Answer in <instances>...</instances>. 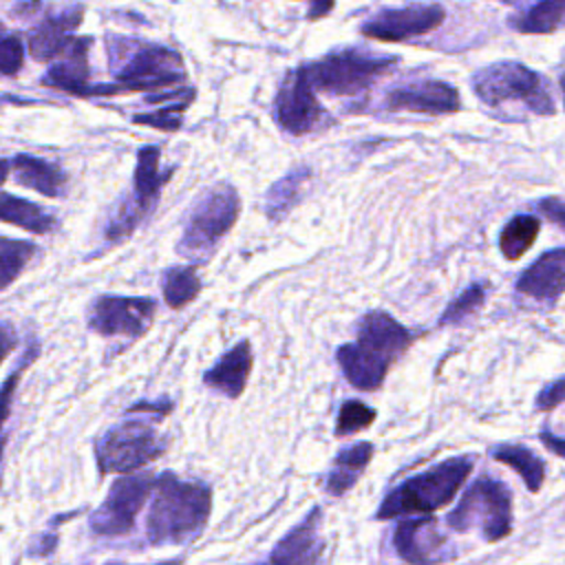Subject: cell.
I'll use <instances>...</instances> for the list:
<instances>
[{
    "mask_svg": "<svg viewBox=\"0 0 565 565\" xmlns=\"http://www.w3.org/2000/svg\"><path fill=\"white\" fill-rule=\"evenodd\" d=\"M212 512V490L201 481H183L163 472L154 481L146 516V539L152 545H181L194 541Z\"/></svg>",
    "mask_w": 565,
    "mask_h": 565,
    "instance_id": "1",
    "label": "cell"
},
{
    "mask_svg": "<svg viewBox=\"0 0 565 565\" xmlns=\"http://www.w3.org/2000/svg\"><path fill=\"white\" fill-rule=\"evenodd\" d=\"M106 49L110 57V71L121 93H161V88L170 90V86H179L188 79L181 55L163 44L110 35L106 40Z\"/></svg>",
    "mask_w": 565,
    "mask_h": 565,
    "instance_id": "2",
    "label": "cell"
},
{
    "mask_svg": "<svg viewBox=\"0 0 565 565\" xmlns=\"http://www.w3.org/2000/svg\"><path fill=\"white\" fill-rule=\"evenodd\" d=\"M472 466L475 459L470 455H459L408 477L384 497L375 516L386 521L406 514H426L448 505L468 479Z\"/></svg>",
    "mask_w": 565,
    "mask_h": 565,
    "instance_id": "3",
    "label": "cell"
},
{
    "mask_svg": "<svg viewBox=\"0 0 565 565\" xmlns=\"http://www.w3.org/2000/svg\"><path fill=\"white\" fill-rule=\"evenodd\" d=\"M241 212L238 192L230 183L205 190L190 207L177 252L194 263L207 260L221 238L234 227Z\"/></svg>",
    "mask_w": 565,
    "mask_h": 565,
    "instance_id": "4",
    "label": "cell"
},
{
    "mask_svg": "<svg viewBox=\"0 0 565 565\" xmlns=\"http://www.w3.org/2000/svg\"><path fill=\"white\" fill-rule=\"evenodd\" d=\"M399 64L395 55H375L355 46L331 51L305 64L311 88L333 97H355L373 86L375 79L386 75Z\"/></svg>",
    "mask_w": 565,
    "mask_h": 565,
    "instance_id": "5",
    "label": "cell"
},
{
    "mask_svg": "<svg viewBox=\"0 0 565 565\" xmlns=\"http://www.w3.org/2000/svg\"><path fill=\"white\" fill-rule=\"evenodd\" d=\"M470 84L475 95L488 106L519 102L530 113L541 117H550L556 113L554 97L547 88V82L536 71H532L521 62L501 60V62L488 64L472 75Z\"/></svg>",
    "mask_w": 565,
    "mask_h": 565,
    "instance_id": "6",
    "label": "cell"
},
{
    "mask_svg": "<svg viewBox=\"0 0 565 565\" xmlns=\"http://www.w3.org/2000/svg\"><path fill=\"white\" fill-rule=\"evenodd\" d=\"M455 532L479 530L486 541L505 539L512 532V494L510 488L494 477L475 479L461 501L446 519Z\"/></svg>",
    "mask_w": 565,
    "mask_h": 565,
    "instance_id": "7",
    "label": "cell"
},
{
    "mask_svg": "<svg viewBox=\"0 0 565 565\" xmlns=\"http://www.w3.org/2000/svg\"><path fill=\"white\" fill-rule=\"evenodd\" d=\"M166 450V441L148 419H130L104 430L95 444V459L102 475L132 472Z\"/></svg>",
    "mask_w": 565,
    "mask_h": 565,
    "instance_id": "8",
    "label": "cell"
},
{
    "mask_svg": "<svg viewBox=\"0 0 565 565\" xmlns=\"http://www.w3.org/2000/svg\"><path fill=\"white\" fill-rule=\"evenodd\" d=\"M157 477L150 472L128 475L113 481L104 503L90 514V530L99 536L128 534L137 521L139 510L154 490Z\"/></svg>",
    "mask_w": 565,
    "mask_h": 565,
    "instance_id": "9",
    "label": "cell"
},
{
    "mask_svg": "<svg viewBox=\"0 0 565 565\" xmlns=\"http://www.w3.org/2000/svg\"><path fill=\"white\" fill-rule=\"evenodd\" d=\"M274 117L276 124L294 137L309 135L329 121V115L320 106L309 84L305 64L282 77L274 99Z\"/></svg>",
    "mask_w": 565,
    "mask_h": 565,
    "instance_id": "10",
    "label": "cell"
},
{
    "mask_svg": "<svg viewBox=\"0 0 565 565\" xmlns=\"http://www.w3.org/2000/svg\"><path fill=\"white\" fill-rule=\"evenodd\" d=\"M157 313V300L139 296H97L86 311V324L99 335L139 338Z\"/></svg>",
    "mask_w": 565,
    "mask_h": 565,
    "instance_id": "11",
    "label": "cell"
},
{
    "mask_svg": "<svg viewBox=\"0 0 565 565\" xmlns=\"http://www.w3.org/2000/svg\"><path fill=\"white\" fill-rule=\"evenodd\" d=\"M446 20V9L435 2L386 7L360 24V33L380 42H404L435 31Z\"/></svg>",
    "mask_w": 565,
    "mask_h": 565,
    "instance_id": "12",
    "label": "cell"
},
{
    "mask_svg": "<svg viewBox=\"0 0 565 565\" xmlns=\"http://www.w3.org/2000/svg\"><path fill=\"white\" fill-rule=\"evenodd\" d=\"M461 106L457 88L448 82L424 77L408 84H399L386 90L382 99L384 110L393 113H419V115H450Z\"/></svg>",
    "mask_w": 565,
    "mask_h": 565,
    "instance_id": "13",
    "label": "cell"
},
{
    "mask_svg": "<svg viewBox=\"0 0 565 565\" xmlns=\"http://www.w3.org/2000/svg\"><path fill=\"white\" fill-rule=\"evenodd\" d=\"M90 49V38H75L71 46L51 64L42 84L57 90H66L77 97H97V95H117L121 93L117 84H90V68L86 53Z\"/></svg>",
    "mask_w": 565,
    "mask_h": 565,
    "instance_id": "14",
    "label": "cell"
},
{
    "mask_svg": "<svg viewBox=\"0 0 565 565\" xmlns=\"http://www.w3.org/2000/svg\"><path fill=\"white\" fill-rule=\"evenodd\" d=\"M397 554L411 565H437L452 558L448 539L439 532L437 521L430 516L406 519L393 532Z\"/></svg>",
    "mask_w": 565,
    "mask_h": 565,
    "instance_id": "15",
    "label": "cell"
},
{
    "mask_svg": "<svg viewBox=\"0 0 565 565\" xmlns=\"http://www.w3.org/2000/svg\"><path fill=\"white\" fill-rule=\"evenodd\" d=\"M355 344L391 364L413 344V331L399 324L391 313L373 309L360 318Z\"/></svg>",
    "mask_w": 565,
    "mask_h": 565,
    "instance_id": "16",
    "label": "cell"
},
{
    "mask_svg": "<svg viewBox=\"0 0 565 565\" xmlns=\"http://www.w3.org/2000/svg\"><path fill=\"white\" fill-rule=\"evenodd\" d=\"M322 510L313 508L271 550V565H316L324 541L320 536Z\"/></svg>",
    "mask_w": 565,
    "mask_h": 565,
    "instance_id": "17",
    "label": "cell"
},
{
    "mask_svg": "<svg viewBox=\"0 0 565 565\" xmlns=\"http://www.w3.org/2000/svg\"><path fill=\"white\" fill-rule=\"evenodd\" d=\"M516 291L534 300H556L565 294V247L543 252L519 278Z\"/></svg>",
    "mask_w": 565,
    "mask_h": 565,
    "instance_id": "18",
    "label": "cell"
},
{
    "mask_svg": "<svg viewBox=\"0 0 565 565\" xmlns=\"http://www.w3.org/2000/svg\"><path fill=\"white\" fill-rule=\"evenodd\" d=\"M82 13H84V7H68L60 13L44 18L29 35V53L38 62H49L53 57H60L75 40L73 31L79 26Z\"/></svg>",
    "mask_w": 565,
    "mask_h": 565,
    "instance_id": "19",
    "label": "cell"
},
{
    "mask_svg": "<svg viewBox=\"0 0 565 565\" xmlns=\"http://www.w3.org/2000/svg\"><path fill=\"white\" fill-rule=\"evenodd\" d=\"M252 364H254V355H252V344L247 340H241L238 344H234L216 364H212L205 373H203V382L223 393L230 399H236L243 395L247 377L252 373Z\"/></svg>",
    "mask_w": 565,
    "mask_h": 565,
    "instance_id": "20",
    "label": "cell"
},
{
    "mask_svg": "<svg viewBox=\"0 0 565 565\" xmlns=\"http://www.w3.org/2000/svg\"><path fill=\"white\" fill-rule=\"evenodd\" d=\"M174 168L161 170V148L143 146L137 150V166L132 174V192L128 194L135 205L148 216L161 194V188L168 183Z\"/></svg>",
    "mask_w": 565,
    "mask_h": 565,
    "instance_id": "21",
    "label": "cell"
},
{
    "mask_svg": "<svg viewBox=\"0 0 565 565\" xmlns=\"http://www.w3.org/2000/svg\"><path fill=\"white\" fill-rule=\"evenodd\" d=\"M335 360L347 377V382L360 391H377L386 377L388 371V362L366 353L362 347H358L355 342H347L342 347H338L335 351Z\"/></svg>",
    "mask_w": 565,
    "mask_h": 565,
    "instance_id": "22",
    "label": "cell"
},
{
    "mask_svg": "<svg viewBox=\"0 0 565 565\" xmlns=\"http://www.w3.org/2000/svg\"><path fill=\"white\" fill-rule=\"evenodd\" d=\"M194 95H196V90L192 86H181V88L161 90L157 95H148L146 102L157 104L159 108H154L150 113L132 115V121L141 124V126L159 128V130H166V132H174V130L181 128L183 113L192 104Z\"/></svg>",
    "mask_w": 565,
    "mask_h": 565,
    "instance_id": "23",
    "label": "cell"
},
{
    "mask_svg": "<svg viewBox=\"0 0 565 565\" xmlns=\"http://www.w3.org/2000/svg\"><path fill=\"white\" fill-rule=\"evenodd\" d=\"M11 168L20 185L35 190L44 196H62L66 190V174L53 161L33 154H15Z\"/></svg>",
    "mask_w": 565,
    "mask_h": 565,
    "instance_id": "24",
    "label": "cell"
},
{
    "mask_svg": "<svg viewBox=\"0 0 565 565\" xmlns=\"http://www.w3.org/2000/svg\"><path fill=\"white\" fill-rule=\"evenodd\" d=\"M373 444L371 441H358L353 446L342 448L331 463V470L327 475V492L333 497H342L344 492H349L360 475L364 472V468L369 466L371 457H373Z\"/></svg>",
    "mask_w": 565,
    "mask_h": 565,
    "instance_id": "25",
    "label": "cell"
},
{
    "mask_svg": "<svg viewBox=\"0 0 565 565\" xmlns=\"http://www.w3.org/2000/svg\"><path fill=\"white\" fill-rule=\"evenodd\" d=\"M508 26L519 33H554L565 29V0L523 4L508 15Z\"/></svg>",
    "mask_w": 565,
    "mask_h": 565,
    "instance_id": "26",
    "label": "cell"
},
{
    "mask_svg": "<svg viewBox=\"0 0 565 565\" xmlns=\"http://www.w3.org/2000/svg\"><path fill=\"white\" fill-rule=\"evenodd\" d=\"M0 221L33 234H46L55 227V216L49 214L42 205L9 192H0Z\"/></svg>",
    "mask_w": 565,
    "mask_h": 565,
    "instance_id": "27",
    "label": "cell"
},
{
    "mask_svg": "<svg viewBox=\"0 0 565 565\" xmlns=\"http://www.w3.org/2000/svg\"><path fill=\"white\" fill-rule=\"evenodd\" d=\"M309 166H296L285 177H280L265 196V212L271 221H280L300 201L305 183L309 181Z\"/></svg>",
    "mask_w": 565,
    "mask_h": 565,
    "instance_id": "28",
    "label": "cell"
},
{
    "mask_svg": "<svg viewBox=\"0 0 565 565\" xmlns=\"http://www.w3.org/2000/svg\"><path fill=\"white\" fill-rule=\"evenodd\" d=\"M492 457L510 466L525 483L530 492H539L545 479V463L527 446L521 444H499L492 448Z\"/></svg>",
    "mask_w": 565,
    "mask_h": 565,
    "instance_id": "29",
    "label": "cell"
},
{
    "mask_svg": "<svg viewBox=\"0 0 565 565\" xmlns=\"http://www.w3.org/2000/svg\"><path fill=\"white\" fill-rule=\"evenodd\" d=\"M541 230V221L534 214H516L512 216L501 234H499V249L508 260L521 258L536 241Z\"/></svg>",
    "mask_w": 565,
    "mask_h": 565,
    "instance_id": "30",
    "label": "cell"
},
{
    "mask_svg": "<svg viewBox=\"0 0 565 565\" xmlns=\"http://www.w3.org/2000/svg\"><path fill=\"white\" fill-rule=\"evenodd\" d=\"M201 291V278L192 265L168 267L161 276V294L168 307L181 309Z\"/></svg>",
    "mask_w": 565,
    "mask_h": 565,
    "instance_id": "31",
    "label": "cell"
},
{
    "mask_svg": "<svg viewBox=\"0 0 565 565\" xmlns=\"http://www.w3.org/2000/svg\"><path fill=\"white\" fill-rule=\"evenodd\" d=\"M35 256V245L31 241L0 236V291L7 289Z\"/></svg>",
    "mask_w": 565,
    "mask_h": 565,
    "instance_id": "32",
    "label": "cell"
},
{
    "mask_svg": "<svg viewBox=\"0 0 565 565\" xmlns=\"http://www.w3.org/2000/svg\"><path fill=\"white\" fill-rule=\"evenodd\" d=\"M483 302H486V285H481V282L470 285L468 289H463V291L444 309V313L439 316V327L463 322V320L470 318Z\"/></svg>",
    "mask_w": 565,
    "mask_h": 565,
    "instance_id": "33",
    "label": "cell"
},
{
    "mask_svg": "<svg viewBox=\"0 0 565 565\" xmlns=\"http://www.w3.org/2000/svg\"><path fill=\"white\" fill-rule=\"evenodd\" d=\"M375 417V408L366 406L360 399H347L335 417V437H349L362 428H369Z\"/></svg>",
    "mask_w": 565,
    "mask_h": 565,
    "instance_id": "34",
    "label": "cell"
},
{
    "mask_svg": "<svg viewBox=\"0 0 565 565\" xmlns=\"http://www.w3.org/2000/svg\"><path fill=\"white\" fill-rule=\"evenodd\" d=\"M38 358V342H29L22 360L18 362V366L7 375V380L2 382L0 386V455H2V428H4V422L11 413V404H13V395H15V388H18V382L22 377V371Z\"/></svg>",
    "mask_w": 565,
    "mask_h": 565,
    "instance_id": "35",
    "label": "cell"
},
{
    "mask_svg": "<svg viewBox=\"0 0 565 565\" xmlns=\"http://www.w3.org/2000/svg\"><path fill=\"white\" fill-rule=\"evenodd\" d=\"M24 51L22 42L13 33H0V73L15 75L22 68Z\"/></svg>",
    "mask_w": 565,
    "mask_h": 565,
    "instance_id": "36",
    "label": "cell"
},
{
    "mask_svg": "<svg viewBox=\"0 0 565 565\" xmlns=\"http://www.w3.org/2000/svg\"><path fill=\"white\" fill-rule=\"evenodd\" d=\"M561 402H565V375H561V377H556L554 382L545 384V386L541 388V393L536 395L534 406H536L539 411H550V408L558 406Z\"/></svg>",
    "mask_w": 565,
    "mask_h": 565,
    "instance_id": "37",
    "label": "cell"
},
{
    "mask_svg": "<svg viewBox=\"0 0 565 565\" xmlns=\"http://www.w3.org/2000/svg\"><path fill=\"white\" fill-rule=\"evenodd\" d=\"M539 212L543 216H547L552 223H556L558 227L565 230V201L563 199H556V196H545L536 203Z\"/></svg>",
    "mask_w": 565,
    "mask_h": 565,
    "instance_id": "38",
    "label": "cell"
},
{
    "mask_svg": "<svg viewBox=\"0 0 565 565\" xmlns=\"http://www.w3.org/2000/svg\"><path fill=\"white\" fill-rule=\"evenodd\" d=\"M172 411V402L170 399H161V402H137L128 408V413H143V415H152L154 419H163L168 413Z\"/></svg>",
    "mask_w": 565,
    "mask_h": 565,
    "instance_id": "39",
    "label": "cell"
},
{
    "mask_svg": "<svg viewBox=\"0 0 565 565\" xmlns=\"http://www.w3.org/2000/svg\"><path fill=\"white\" fill-rule=\"evenodd\" d=\"M539 437H541V441H543V446H545L547 450H552L554 455H558V457L565 459V437L554 435L550 428H543Z\"/></svg>",
    "mask_w": 565,
    "mask_h": 565,
    "instance_id": "40",
    "label": "cell"
},
{
    "mask_svg": "<svg viewBox=\"0 0 565 565\" xmlns=\"http://www.w3.org/2000/svg\"><path fill=\"white\" fill-rule=\"evenodd\" d=\"M15 347V333L9 324H0V364L2 360L11 353V349Z\"/></svg>",
    "mask_w": 565,
    "mask_h": 565,
    "instance_id": "41",
    "label": "cell"
},
{
    "mask_svg": "<svg viewBox=\"0 0 565 565\" xmlns=\"http://www.w3.org/2000/svg\"><path fill=\"white\" fill-rule=\"evenodd\" d=\"M9 168H11V163L7 159H0V185L7 179V174H9Z\"/></svg>",
    "mask_w": 565,
    "mask_h": 565,
    "instance_id": "42",
    "label": "cell"
},
{
    "mask_svg": "<svg viewBox=\"0 0 565 565\" xmlns=\"http://www.w3.org/2000/svg\"><path fill=\"white\" fill-rule=\"evenodd\" d=\"M558 82H561V93H563V106H565V73L561 75V79H558Z\"/></svg>",
    "mask_w": 565,
    "mask_h": 565,
    "instance_id": "43",
    "label": "cell"
},
{
    "mask_svg": "<svg viewBox=\"0 0 565 565\" xmlns=\"http://www.w3.org/2000/svg\"><path fill=\"white\" fill-rule=\"evenodd\" d=\"M159 565H183V563H179V561H166V563H159Z\"/></svg>",
    "mask_w": 565,
    "mask_h": 565,
    "instance_id": "44",
    "label": "cell"
},
{
    "mask_svg": "<svg viewBox=\"0 0 565 565\" xmlns=\"http://www.w3.org/2000/svg\"><path fill=\"white\" fill-rule=\"evenodd\" d=\"M108 565H119V563H108Z\"/></svg>",
    "mask_w": 565,
    "mask_h": 565,
    "instance_id": "45",
    "label": "cell"
}]
</instances>
